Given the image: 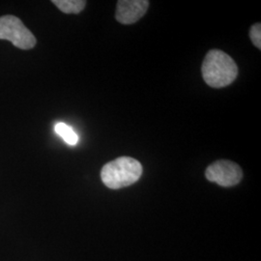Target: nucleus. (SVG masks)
<instances>
[{
  "label": "nucleus",
  "mask_w": 261,
  "mask_h": 261,
  "mask_svg": "<svg viewBox=\"0 0 261 261\" xmlns=\"http://www.w3.org/2000/svg\"><path fill=\"white\" fill-rule=\"evenodd\" d=\"M205 176L208 181L217 183L220 186L232 187L242 180L243 171L233 162L220 160L207 168Z\"/></svg>",
  "instance_id": "obj_4"
},
{
  "label": "nucleus",
  "mask_w": 261,
  "mask_h": 261,
  "mask_svg": "<svg viewBox=\"0 0 261 261\" xmlns=\"http://www.w3.org/2000/svg\"><path fill=\"white\" fill-rule=\"evenodd\" d=\"M142 174V166L136 159L120 157L103 166L101 179L112 190H118L135 184Z\"/></svg>",
  "instance_id": "obj_2"
},
{
  "label": "nucleus",
  "mask_w": 261,
  "mask_h": 261,
  "mask_svg": "<svg viewBox=\"0 0 261 261\" xmlns=\"http://www.w3.org/2000/svg\"><path fill=\"white\" fill-rule=\"evenodd\" d=\"M53 3L65 14H79L86 5L84 0H54Z\"/></svg>",
  "instance_id": "obj_6"
},
{
  "label": "nucleus",
  "mask_w": 261,
  "mask_h": 261,
  "mask_svg": "<svg viewBox=\"0 0 261 261\" xmlns=\"http://www.w3.org/2000/svg\"><path fill=\"white\" fill-rule=\"evenodd\" d=\"M250 37L252 39V43L258 49L261 48V24L255 23L252 25L250 30Z\"/></svg>",
  "instance_id": "obj_8"
},
{
  "label": "nucleus",
  "mask_w": 261,
  "mask_h": 261,
  "mask_svg": "<svg viewBox=\"0 0 261 261\" xmlns=\"http://www.w3.org/2000/svg\"><path fill=\"white\" fill-rule=\"evenodd\" d=\"M55 130L69 145H75L79 142V136L76 133L63 122H58L55 126Z\"/></svg>",
  "instance_id": "obj_7"
},
{
  "label": "nucleus",
  "mask_w": 261,
  "mask_h": 261,
  "mask_svg": "<svg viewBox=\"0 0 261 261\" xmlns=\"http://www.w3.org/2000/svg\"><path fill=\"white\" fill-rule=\"evenodd\" d=\"M0 40H8L21 49H30L36 45V38L30 30L19 18L11 15L0 18Z\"/></svg>",
  "instance_id": "obj_3"
},
{
  "label": "nucleus",
  "mask_w": 261,
  "mask_h": 261,
  "mask_svg": "<svg viewBox=\"0 0 261 261\" xmlns=\"http://www.w3.org/2000/svg\"><path fill=\"white\" fill-rule=\"evenodd\" d=\"M201 72L209 86L222 88L233 83L238 75V68L228 55L220 49H212L206 55Z\"/></svg>",
  "instance_id": "obj_1"
},
{
  "label": "nucleus",
  "mask_w": 261,
  "mask_h": 261,
  "mask_svg": "<svg viewBox=\"0 0 261 261\" xmlns=\"http://www.w3.org/2000/svg\"><path fill=\"white\" fill-rule=\"evenodd\" d=\"M149 7L147 0H119L116 6L115 18L123 24H132L141 19Z\"/></svg>",
  "instance_id": "obj_5"
}]
</instances>
